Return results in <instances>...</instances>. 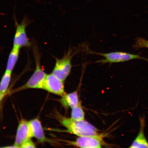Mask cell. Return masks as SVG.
I'll return each instance as SVG.
<instances>
[{
    "instance_id": "obj_1",
    "label": "cell",
    "mask_w": 148,
    "mask_h": 148,
    "mask_svg": "<svg viewBox=\"0 0 148 148\" xmlns=\"http://www.w3.org/2000/svg\"><path fill=\"white\" fill-rule=\"evenodd\" d=\"M33 53L36 63V68L34 73L25 85L13 90V92L29 88L43 89L47 74L42 68L40 62V55L36 46H34L33 48Z\"/></svg>"
},
{
    "instance_id": "obj_2",
    "label": "cell",
    "mask_w": 148,
    "mask_h": 148,
    "mask_svg": "<svg viewBox=\"0 0 148 148\" xmlns=\"http://www.w3.org/2000/svg\"><path fill=\"white\" fill-rule=\"evenodd\" d=\"M61 123L68 132L79 137L99 134L98 129L85 120L75 121L70 118H64L61 120Z\"/></svg>"
},
{
    "instance_id": "obj_3",
    "label": "cell",
    "mask_w": 148,
    "mask_h": 148,
    "mask_svg": "<svg viewBox=\"0 0 148 148\" xmlns=\"http://www.w3.org/2000/svg\"><path fill=\"white\" fill-rule=\"evenodd\" d=\"M77 52L69 49L62 58H55V65L51 73L64 82L71 73L72 59Z\"/></svg>"
},
{
    "instance_id": "obj_4",
    "label": "cell",
    "mask_w": 148,
    "mask_h": 148,
    "mask_svg": "<svg viewBox=\"0 0 148 148\" xmlns=\"http://www.w3.org/2000/svg\"><path fill=\"white\" fill-rule=\"evenodd\" d=\"M88 52L92 54L102 56L104 59L98 60L97 63L102 64L116 63L127 62L135 59L143 60L148 62V59L140 56L138 55L123 52H113L110 53H104L96 52L88 50Z\"/></svg>"
},
{
    "instance_id": "obj_5",
    "label": "cell",
    "mask_w": 148,
    "mask_h": 148,
    "mask_svg": "<svg viewBox=\"0 0 148 148\" xmlns=\"http://www.w3.org/2000/svg\"><path fill=\"white\" fill-rule=\"evenodd\" d=\"M16 31L14 37L13 46L21 49L28 47L31 45L26 32V28L28 25L27 19H24L20 24L16 22Z\"/></svg>"
},
{
    "instance_id": "obj_6",
    "label": "cell",
    "mask_w": 148,
    "mask_h": 148,
    "mask_svg": "<svg viewBox=\"0 0 148 148\" xmlns=\"http://www.w3.org/2000/svg\"><path fill=\"white\" fill-rule=\"evenodd\" d=\"M33 138L29 121L22 119L19 121L16 131L14 146V148L20 147L24 142Z\"/></svg>"
},
{
    "instance_id": "obj_7",
    "label": "cell",
    "mask_w": 148,
    "mask_h": 148,
    "mask_svg": "<svg viewBox=\"0 0 148 148\" xmlns=\"http://www.w3.org/2000/svg\"><path fill=\"white\" fill-rule=\"evenodd\" d=\"M43 89L62 97L66 94L64 91V82L51 73L47 75L44 83Z\"/></svg>"
},
{
    "instance_id": "obj_8",
    "label": "cell",
    "mask_w": 148,
    "mask_h": 148,
    "mask_svg": "<svg viewBox=\"0 0 148 148\" xmlns=\"http://www.w3.org/2000/svg\"><path fill=\"white\" fill-rule=\"evenodd\" d=\"M103 138L102 135L101 134L80 136L71 143L74 146L80 148H101L103 143Z\"/></svg>"
},
{
    "instance_id": "obj_9",
    "label": "cell",
    "mask_w": 148,
    "mask_h": 148,
    "mask_svg": "<svg viewBox=\"0 0 148 148\" xmlns=\"http://www.w3.org/2000/svg\"><path fill=\"white\" fill-rule=\"evenodd\" d=\"M145 121L144 116L140 118V129L137 136L129 148H148V142L144 134Z\"/></svg>"
},
{
    "instance_id": "obj_10",
    "label": "cell",
    "mask_w": 148,
    "mask_h": 148,
    "mask_svg": "<svg viewBox=\"0 0 148 148\" xmlns=\"http://www.w3.org/2000/svg\"><path fill=\"white\" fill-rule=\"evenodd\" d=\"M29 121L33 137L36 138L40 143H44L49 141V140L46 138L44 134L43 128L39 119L38 118H35Z\"/></svg>"
},
{
    "instance_id": "obj_11",
    "label": "cell",
    "mask_w": 148,
    "mask_h": 148,
    "mask_svg": "<svg viewBox=\"0 0 148 148\" xmlns=\"http://www.w3.org/2000/svg\"><path fill=\"white\" fill-rule=\"evenodd\" d=\"M60 99V103L65 108H73L79 104L78 94L74 92L62 96Z\"/></svg>"
},
{
    "instance_id": "obj_12",
    "label": "cell",
    "mask_w": 148,
    "mask_h": 148,
    "mask_svg": "<svg viewBox=\"0 0 148 148\" xmlns=\"http://www.w3.org/2000/svg\"><path fill=\"white\" fill-rule=\"evenodd\" d=\"M20 48L13 46L9 53L5 71L12 73L17 62L20 53Z\"/></svg>"
},
{
    "instance_id": "obj_13",
    "label": "cell",
    "mask_w": 148,
    "mask_h": 148,
    "mask_svg": "<svg viewBox=\"0 0 148 148\" xmlns=\"http://www.w3.org/2000/svg\"><path fill=\"white\" fill-rule=\"evenodd\" d=\"M12 73L5 71L0 82V92L2 93L9 92L8 88L10 82Z\"/></svg>"
},
{
    "instance_id": "obj_14",
    "label": "cell",
    "mask_w": 148,
    "mask_h": 148,
    "mask_svg": "<svg viewBox=\"0 0 148 148\" xmlns=\"http://www.w3.org/2000/svg\"><path fill=\"white\" fill-rule=\"evenodd\" d=\"M85 113L80 103L72 108L71 119L75 121L84 120Z\"/></svg>"
},
{
    "instance_id": "obj_15",
    "label": "cell",
    "mask_w": 148,
    "mask_h": 148,
    "mask_svg": "<svg viewBox=\"0 0 148 148\" xmlns=\"http://www.w3.org/2000/svg\"><path fill=\"white\" fill-rule=\"evenodd\" d=\"M133 48L135 49L138 50L142 48H148V40L142 38H136Z\"/></svg>"
},
{
    "instance_id": "obj_16",
    "label": "cell",
    "mask_w": 148,
    "mask_h": 148,
    "mask_svg": "<svg viewBox=\"0 0 148 148\" xmlns=\"http://www.w3.org/2000/svg\"><path fill=\"white\" fill-rule=\"evenodd\" d=\"M21 148H35L36 145L31 140V139L27 140L22 144L20 147Z\"/></svg>"
},
{
    "instance_id": "obj_17",
    "label": "cell",
    "mask_w": 148,
    "mask_h": 148,
    "mask_svg": "<svg viewBox=\"0 0 148 148\" xmlns=\"http://www.w3.org/2000/svg\"><path fill=\"white\" fill-rule=\"evenodd\" d=\"M9 93V92H5V93H2L0 92V102L3 100L4 97L7 95V94Z\"/></svg>"
}]
</instances>
